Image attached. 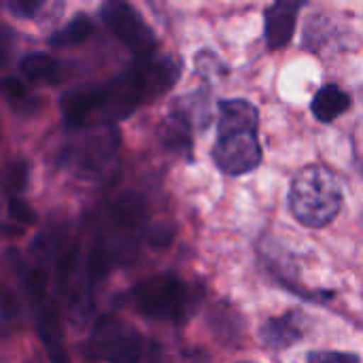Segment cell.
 I'll return each mask as SVG.
<instances>
[{
	"mask_svg": "<svg viewBox=\"0 0 363 363\" xmlns=\"http://www.w3.org/2000/svg\"><path fill=\"white\" fill-rule=\"evenodd\" d=\"M181 64L174 57H138L128 70L102 83H87L66 91L60 100L68 125L87 128L113 123L130 117L140 104H147L168 91L179 81Z\"/></svg>",
	"mask_w": 363,
	"mask_h": 363,
	"instance_id": "cell-1",
	"label": "cell"
},
{
	"mask_svg": "<svg viewBox=\"0 0 363 363\" xmlns=\"http://www.w3.org/2000/svg\"><path fill=\"white\" fill-rule=\"evenodd\" d=\"M217 138L211 151L215 166L228 177H242L264 162L259 143V111L245 98H223L217 102Z\"/></svg>",
	"mask_w": 363,
	"mask_h": 363,
	"instance_id": "cell-2",
	"label": "cell"
},
{
	"mask_svg": "<svg viewBox=\"0 0 363 363\" xmlns=\"http://www.w3.org/2000/svg\"><path fill=\"white\" fill-rule=\"evenodd\" d=\"M289 211L304 228L321 230L342 211L345 191L334 170L323 164H311L298 170L289 185Z\"/></svg>",
	"mask_w": 363,
	"mask_h": 363,
	"instance_id": "cell-3",
	"label": "cell"
},
{
	"mask_svg": "<svg viewBox=\"0 0 363 363\" xmlns=\"http://www.w3.org/2000/svg\"><path fill=\"white\" fill-rule=\"evenodd\" d=\"M202 300V291L174 274H160L138 283L132 291L134 308L153 321L181 323L191 317Z\"/></svg>",
	"mask_w": 363,
	"mask_h": 363,
	"instance_id": "cell-4",
	"label": "cell"
},
{
	"mask_svg": "<svg viewBox=\"0 0 363 363\" xmlns=\"http://www.w3.org/2000/svg\"><path fill=\"white\" fill-rule=\"evenodd\" d=\"M87 355L102 362H138L145 355V340L119 319L102 317L91 330Z\"/></svg>",
	"mask_w": 363,
	"mask_h": 363,
	"instance_id": "cell-5",
	"label": "cell"
},
{
	"mask_svg": "<svg viewBox=\"0 0 363 363\" xmlns=\"http://www.w3.org/2000/svg\"><path fill=\"white\" fill-rule=\"evenodd\" d=\"M100 17L119 38V43L128 47L136 57L155 53L157 38L130 0H104L100 6Z\"/></svg>",
	"mask_w": 363,
	"mask_h": 363,
	"instance_id": "cell-6",
	"label": "cell"
},
{
	"mask_svg": "<svg viewBox=\"0 0 363 363\" xmlns=\"http://www.w3.org/2000/svg\"><path fill=\"white\" fill-rule=\"evenodd\" d=\"M79 143L81 145L68 147L64 160L79 174H98L111 162V157L119 145V136L111 128V123H102Z\"/></svg>",
	"mask_w": 363,
	"mask_h": 363,
	"instance_id": "cell-7",
	"label": "cell"
},
{
	"mask_svg": "<svg viewBox=\"0 0 363 363\" xmlns=\"http://www.w3.org/2000/svg\"><path fill=\"white\" fill-rule=\"evenodd\" d=\"M304 4L306 0H272L264 11V38L270 49H283L294 40Z\"/></svg>",
	"mask_w": 363,
	"mask_h": 363,
	"instance_id": "cell-8",
	"label": "cell"
},
{
	"mask_svg": "<svg viewBox=\"0 0 363 363\" xmlns=\"http://www.w3.org/2000/svg\"><path fill=\"white\" fill-rule=\"evenodd\" d=\"M308 332V319L302 311L291 308L281 317L268 319L259 328V340L270 351H287Z\"/></svg>",
	"mask_w": 363,
	"mask_h": 363,
	"instance_id": "cell-9",
	"label": "cell"
},
{
	"mask_svg": "<svg viewBox=\"0 0 363 363\" xmlns=\"http://www.w3.org/2000/svg\"><path fill=\"white\" fill-rule=\"evenodd\" d=\"M351 106H353V98L349 91H345L336 83H325L323 87L317 89V94L311 102V113L315 115L317 121L332 123L338 117H342Z\"/></svg>",
	"mask_w": 363,
	"mask_h": 363,
	"instance_id": "cell-10",
	"label": "cell"
},
{
	"mask_svg": "<svg viewBox=\"0 0 363 363\" xmlns=\"http://www.w3.org/2000/svg\"><path fill=\"white\" fill-rule=\"evenodd\" d=\"M170 111L177 113L179 117H183L191 125L194 132L206 130V125L211 123V91H208V87H200L196 91L179 96L172 102Z\"/></svg>",
	"mask_w": 363,
	"mask_h": 363,
	"instance_id": "cell-11",
	"label": "cell"
},
{
	"mask_svg": "<svg viewBox=\"0 0 363 363\" xmlns=\"http://www.w3.org/2000/svg\"><path fill=\"white\" fill-rule=\"evenodd\" d=\"M160 138H162V143L168 147V149H172L174 153H181V155H185L187 160L191 157V140H194V130H191V125L183 119V117H179L177 113H168V117L162 121V125H160Z\"/></svg>",
	"mask_w": 363,
	"mask_h": 363,
	"instance_id": "cell-12",
	"label": "cell"
},
{
	"mask_svg": "<svg viewBox=\"0 0 363 363\" xmlns=\"http://www.w3.org/2000/svg\"><path fill=\"white\" fill-rule=\"evenodd\" d=\"M19 70L28 81L40 83V85H51V83H57L60 79V64L55 62V57H51L49 53H40V51H32L23 55L19 62Z\"/></svg>",
	"mask_w": 363,
	"mask_h": 363,
	"instance_id": "cell-13",
	"label": "cell"
},
{
	"mask_svg": "<svg viewBox=\"0 0 363 363\" xmlns=\"http://www.w3.org/2000/svg\"><path fill=\"white\" fill-rule=\"evenodd\" d=\"M91 32H94L91 19L85 13H79L64 28H60L57 32H53L49 36V43L53 47H72V45H81L83 40H87Z\"/></svg>",
	"mask_w": 363,
	"mask_h": 363,
	"instance_id": "cell-14",
	"label": "cell"
},
{
	"mask_svg": "<svg viewBox=\"0 0 363 363\" xmlns=\"http://www.w3.org/2000/svg\"><path fill=\"white\" fill-rule=\"evenodd\" d=\"M0 91L2 96L17 108H28L32 104V98H30V91L28 87L23 85V81L19 77H4L0 81Z\"/></svg>",
	"mask_w": 363,
	"mask_h": 363,
	"instance_id": "cell-15",
	"label": "cell"
},
{
	"mask_svg": "<svg viewBox=\"0 0 363 363\" xmlns=\"http://www.w3.org/2000/svg\"><path fill=\"white\" fill-rule=\"evenodd\" d=\"M9 215H11L15 221H19L21 225H32V223H36V213L32 211V206H30L26 200L17 198V196H11V198H9Z\"/></svg>",
	"mask_w": 363,
	"mask_h": 363,
	"instance_id": "cell-16",
	"label": "cell"
},
{
	"mask_svg": "<svg viewBox=\"0 0 363 363\" xmlns=\"http://www.w3.org/2000/svg\"><path fill=\"white\" fill-rule=\"evenodd\" d=\"M308 362H359L357 355L351 353H338V351H313L306 355Z\"/></svg>",
	"mask_w": 363,
	"mask_h": 363,
	"instance_id": "cell-17",
	"label": "cell"
},
{
	"mask_svg": "<svg viewBox=\"0 0 363 363\" xmlns=\"http://www.w3.org/2000/svg\"><path fill=\"white\" fill-rule=\"evenodd\" d=\"M45 0H11V11L19 17H34Z\"/></svg>",
	"mask_w": 363,
	"mask_h": 363,
	"instance_id": "cell-18",
	"label": "cell"
},
{
	"mask_svg": "<svg viewBox=\"0 0 363 363\" xmlns=\"http://www.w3.org/2000/svg\"><path fill=\"white\" fill-rule=\"evenodd\" d=\"M28 181V164L26 162H17L11 170H9V183L15 191H21L26 187Z\"/></svg>",
	"mask_w": 363,
	"mask_h": 363,
	"instance_id": "cell-19",
	"label": "cell"
},
{
	"mask_svg": "<svg viewBox=\"0 0 363 363\" xmlns=\"http://www.w3.org/2000/svg\"><path fill=\"white\" fill-rule=\"evenodd\" d=\"M26 228H17V225H6V223H0V234L2 236H11V238H17L23 234Z\"/></svg>",
	"mask_w": 363,
	"mask_h": 363,
	"instance_id": "cell-20",
	"label": "cell"
}]
</instances>
